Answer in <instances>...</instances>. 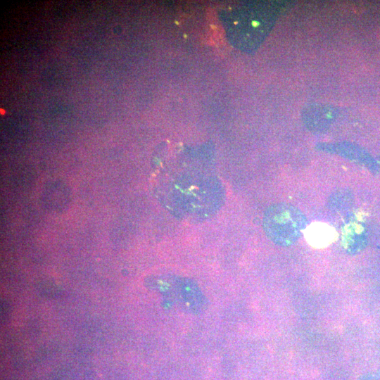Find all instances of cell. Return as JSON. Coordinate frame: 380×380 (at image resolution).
I'll list each match as a JSON object with an SVG mask.
<instances>
[{
    "label": "cell",
    "instance_id": "obj_1",
    "mask_svg": "<svg viewBox=\"0 0 380 380\" xmlns=\"http://www.w3.org/2000/svg\"><path fill=\"white\" fill-rule=\"evenodd\" d=\"M307 227V218L303 212L286 203L270 206L263 218V227L267 236L274 243L281 246L295 243Z\"/></svg>",
    "mask_w": 380,
    "mask_h": 380
},
{
    "label": "cell",
    "instance_id": "obj_2",
    "mask_svg": "<svg viewBox=\"0 0 380 380\" xmlns=\"http://www.w3.org/2000/svg\"><path fill=\"white\" fill-rule=\"evenodd\" d=\"M241 15L236 23L241 25L243 43L255 44L262 39L270 30L275 16V9L266 6L264 4H256L239 11Z\"/></svg>",
    "mask_w": 380,
    "mask_h": 380
},
{
    "label": "cell",
    "instance_id": "obj_3",
    "mask_svg": "<svg viewBox=\"0 0 380 380\" xmlns=\"http://www.w3.org/2000/svg\"><path fill=\"white\" fill-rule=\"evenodd\" d=\"M341 239V245L348 253H358L365 244L362 227L356 220L348 218L343 225Z\"/></svg>",
    "mask_w": 380,
    "mask_h": 380
},
{
    "label": "cell",
    "instance_id": "obj_4",
    "mask_svg": "<svg viewBox=\"0 0 380 380\" xmlns=\"http://www.w3.org/2000/svg\"><path fill=\"white\" fill-rule=\"evenodd\" d=\"M177 296L185 306L193 312L201 311L205 302L200 289L190 280L176 281Z\"/></svg>",
    "mask_w": 380,
    "mask_h": 380
},
{
    "label": "cell",
    "instance_id": "obj_5",
    "mask_svg": "<svg viewBox=\"0 0 380 380\" xmlns=\"http://www.w3.org/2000/svg\"><path fill=\"white\" fill-rule=\"evenodd\" d=\"M306 238L314 246H325L331 242L334 233L333 229L324 223H312L306 229Z\"/></svg>",
    "mask_w": 380,
    "mask_h": 380
}]
</instances>
